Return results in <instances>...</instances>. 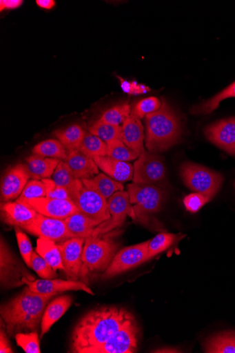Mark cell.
Segmentation results:
<instances>
[{
    "mask_svg": "<svg viewBox=\"0 0 235 353\" xmlns=\"http://www.w3.org/2000/svg\"><path fill=\"white\" fill-rule=\"evenodd\" d=\"M17 343L26 353H41L38 332L19 333L15 336Z\"/></svg>",
    "mask_w": 235,
    "mask_h": 353,
    "instance_id": "39",
    "label": "cell"
},
{
    "mask_svg": "<svg viewBox=\"0 0 235 353\" xmlns=\"http://www.w3.org/2000/svg\"><path fill=\"white\" fill-rule=\"evenodd\" d=\"M32 152L33 154L57 159L61 160V161H64L69 154L62 143L56 139L41 142L32 148Z\"/></svg>",
    "mask_w": 235,
    "mask_h": 353,
    "instance_id": "31",
    "label": "cell"
},
{
    "mask_svg": "<svg viewBox=\"0 0 235 353\" xmlns=\"http://www.w3.org/2000/svg\"><path fill=\"white\" fill-rule=\"evenodd\" d=\"M139 327L134 317L125 321L121 327L102 345L91 353H133L138 349Z\"/></svg>",
    "mask_w": 235,
    "mask_h": 353,
    "instance_id": "11",
    "label": "cell"
},
{
    "mask_svg": "<svg viewBox=\"0 0 235 353\" xmlns=\"http://www.w3.org/2000/svg\"><path fill=\"white\" fill-rule=\"evenodd\" d=\"M22 230L55 243H61L74 238L67 229L64 220L48 217L39 213L34 219Z\"/></svg>",
    "mask_w": 235,
    "mask_h": 353,
    "instance_id": "13",
    "label": "cell"
},
{
    "mask_svg": "<svg viewBox=\"0 0 235 353\" xmlns=\"http://www.w3.org/2000/svg\"><path fill=\"white\" fill-rule=\"evenodd\" d=\"M72 303V296L63 295L57 297L48 305L42 319L41 337L50 330L52 325L69 310Z\"/></svg>",
    "mask_w": 235,
    "mask_h": 353,
    "instance_id": "24",
    "label": "cell"
},
{
    "mask_svg": "<svg viewBox=\"0 0 235 353\" xmlns=\"http://www.w3.org/2000/svg\"><path fill=\"white\" fill-rule=\"evenodd\" d=\"M149 243L150 241L126 247L118 252L101 279H110L147 262Z\"/></svg>",
    "mask_w": 235,
    "mask_h": 353,
    "instance_id": "10",
    "label": "cell"
},
{
    "mask_svg": "<svg viewBox=\"0 0 235 353\" xmlns=\"http://www.w3.org/2000/svg\"><path fill=\"white\" fill-rule=\"evenodd\" d=\"M23 281L32 292L41 294L58 295L65 292L83 291L92 296L94 295L90 288L85 283L76 280L43 279L31 281L23 278Z\"/></svg>",
    "mask_w": 235,
    "mask_h": 353,
    "instance_id": "16",
    "label": "cell"
},
{
    "mask_svg": "<svg viewBox=\"0 0 235 353\" xmlns=\"http://www.w3.org/2000/svg\"><path fill=\"white\" fill-rule=\"evenodd\" d=\"M65 226L74 238L88 239L92 236L98 224L81 212L64 219Z\"/></svg>",
    "mask_w": 235,
    "mask_h": 353,
    "instance_id": "26",
    "label": "cell"
},
{
    "mask_svg": "<svg viewBox=\"0 0 235 353\" xmlns=\"http://www.w3.org/2000/svg\"><path fill=\"white\" fill-rule=\"evenodd\" d=\"M134 183L158 185H167L166 170L161 157L154 152L145 151L134 164Z\"/></svg>",
    "mask_w": 235,
    "mask_h": 353,
    "instance_id": "9",
    "label": "cell"
},
{
    "mask_svg": "<svg viewBox=\"0 0 235 353\" xmlns=\"http://www.w3.org/2000/svg\"><path fill=\"white\" fill-rule=\"evenodd\" d=\"M31 268L38 275L45 279H53L57 278L56 271L42 258V256L33 251L31 260Z\"/></svg>",
    "mask_w": 235,
    "mask_h": 353,
    "instance_id": "41",
    "label": "cell"
},
{
    "mask_svg": "<svg viewBox=\"0 0 235 353\" xmlns=\"http://www.w3.org/2000/svg\"><path fill=\"white\" fill-rule=\"evenodd\" d=\"M178 240V236L171 233H161L156 235L150 241L147 261L170 248Z\"/></svg>",
    "mask_w": 235,
    "mask_h": 353,
    "instance_id": "34",
    "label": "cell"
},
{
    "mask_svg": "<svg viewBox=\"0 0 235 353\" xmlns=\"http://www.w3.org/2000/svg\"><path fill=\"white\" fill-rule=\"evenodd\" d=\"M30 179L25 165L10 167L1 181V201L10 202L19 199Z\"/></svg>",
    "mask_w": 235,
    "mask_h": 353,
    "instance_id": "17",
    "label": "cell"
},
{
    "mask_svg": "<svg viewBox=\"0 0 235 353\" xmlns=\"http://www.w3.org/2000/svg\"><path fill=\"white\" fill-rule=\"evenodd\" d=\"M180 174L187 188L211 200L218 194L224 181L220 173L192 163L183 164Z\"/></svg>",
    "mask_w": 235,
    "mask_h": 353,
    "instance_id": "7",
    "label": "cell"
},
{
    "mask_svg": "<svg viewBox=\"0 0 235 353\" xmlns=\"http://www.w3.org/2000/svg\"><path fill=\"white\" fill-rule=\"evenodd\" d=\"M25 161L30 179L43 180L53 175L61 160L32 154L25 158Z\"/></svg>",
    "mask_w": 235,
    "mask_h": 353,
    "instance_id": "23",
    "label": "cell"
},
{
    "mask_svg": "<svg viewBox=\"0 0 235 353\" xmlns=\"http://www.w3.org/2000/svg\"><path fill=\"white\" fill-rule=\"evenodd\" d=\"M36 251L55 271L57 270L64 271L61 254L55 242L39 238L37 241Z\"/></svg>",
    "mask_w": 235,
    "mask_h": 353,
    "instance_id": "29",
    "label": "cell"
},
{
    "mask_svg": "<svg viewBox=\"0 0 235 353\" xmlns=\"http://www.w3.org/2000/svg\"><path fill=\"white\" fill-rule=\"evenodd\" d=\"M111 218L98 225L92 236L105 235L121 227L127 215L135 219L127 191H118L108 201Z\"/></svg>",
    "mask_w": 235,
    "mask_h": 353,
    "instance_id": "12",
    "label": "cell"
},
{
    "mask_svg": "<svg viewBox=\"0 0 235 353\" xmlns=\"http://www.w3.org/2000/svg\"><path fill=\"white\" fill-rule=\"evenodd\" d=\"M85 242V239L72 238L57 245L64 272L72 280L81 278Z\"/></svg>",
    "mask_w": 235,
    "mask_h": 353,
    "instance_id": "14",
    "label": "cell"
},
{
    "mask_svg": "<svg viewBox=\"0 0 235 353\" xmlns=\"http://www.w3.org/2000/svg\"><path fill=\"white\" fill-rule=\"evenodd\" d=\"M145 139L144 127L141 119L130 116L123 123L121 140L140 155L145 151Z\"/></svg>",
    "mask_w": 235,
    "mask_h": 353,
    "instance_id": "21",
    "label": "cell"
},
{
    "mask_svg": "<svg viewBox=\"0 0 235 353\" xmlns=\"http://www.w3.org/2000/svg\"><path fill=\"white\" fill-rule=\"evenodd\" d=\"M108 156L128 163L139 157V154L128 148L121 139L108 145Z\"/></svg>",
    "mask_w": 235,
    "mask_h": 353,
    "instance_id": "35",
    "label": "cell"
},
{
    "mask_svg": "<svg viewBox=\"0 0 235 353\" xmlns=\"http://www.w3.org/2000/svg\"><path fill=\"white\" fill-rule=\"evenodd\" d=\"M22 4L23 1L21 0H1L0 1V11L17 9Z\"/></svg>",
    "mask_w": 235,
    "mask_h": 353,
    "instance_id": "47",
    "label": "cell"
},
{
    "mask_svg": "<svg viewBox=\"0 0 235 353\" xmlns=\"http://www.w3.org/2000/svg\"><path fill=\"white\" fill-rule=\"evenodd\" d=\"M210 201L211 199L210 198L203 194H198V192H195V194L187 196L184 199L183 203L187 211L192 213H196Z\"/></svg>",
    "mask_w": 235,
    "mask_h": 353,
    "instance_id": "44",
    "label": "cell"
},
{
    "mask_svg": "<svg viewBox=\"0 0 235 353\" xmlns=\"http://www.w3.org/2000/svg\"><path fill=\"white\" fill-rule=\"evenodd\" d=\"M135 219L146 223L150 216L159 212L165 201L163 188L150 184L132 183L127 185Z\"/></svg>",
    "mask_w": 235,
    "mask_h": 353,
    "instance_id": "5",
    "label": "cell"
},
{
    "mask_svg": "<svg viewBox=\"0 0 235 353\" xmlns=\"http://www.w3.org/2000/svg\"><path fill=\"white\" fill-rule=\"evenodd\" d=\"M93 159L100 170L119 182L123 183L133 179L134 168L128 163L120 161L108 155L96 157Z\"/></svg>",
    "mask_w": 235,
    "mask_h": 353,
    "instance_id": "20",
    "label": "cell"
},
{
    "mask_svg": "<svg viewBox=\"0 0 235 353\" xmlns=\"http://www.w3.org/2000/svg\"><path fill=\"white\" fill-rule=\"evenodd\" d=\"M37 4L41 8L51 10L55 6L54 0H37Z\"/></svg>",
    "mask_w": 235,
    "mask_h": 353,
    "instance_id": "48",
    "label": "cell"
},
{
    "mask_svg": "<svg viewBox=\"0 0 235 353\" xmlns=\"http://www.w3.org/2000/svg\"><path fill=\"white\" fill-rule=\"evenodd\" d=\"M15 232L22 258L28 268H31V260L33 253L31 243L26 234L21 231V228L15 227Z\"/></svg>",
    "mask_w": 235,
    "mask_h": 353,
    "instance_id": "42",
    "label": "cell"
},
{
    "mask_svg": "<svg viewBox=\"0 0 235 353\" xmlns=\"http://www.w3.org/2000/svg\"><path fill=\"white\" fill-rule=\"evenodd\" d=\"M118 78L121 81V89L128 94L139 95L145 94L150 91V89L148 86L139 84L136 81H127L119 77Z\"/></svg>",
    "mask_w": 235,
    "mask_h": 353,
    "instance_id": "45",
    "label": "cell"
},
{
    "mask_svg": "<svg viewBox=\"0 0 235 353\" xmlns=\"http://www.w3.org/2000/svg\"><path fill=\"white\" fill-rule=\"evenodd\" d=\"M161 105V101L155 97L143 99L131 110L130 117L139 119H143L147 114L159 110Z\"/></svg>",
    "mask_w": 235,
    "mask_h": 353,
    "instance_id": "38",
    "label": "cell"
},
{
    "mask_svg": "<svg viewBox=\"0 0 235 353\" xmlns=\"http://www.w3.org/2000/svg\"><path fill=\"white\" fill-rule=\"evenodd\" d=\"M133 316L124 308L98 307L79 321L71 339L70 352L91 353L110 339Z\"/></svg>",
    "mask_w": 235,
    "mask_h": 353,
    "instance_id": "1",
    "label": "cell"
},
{
    "mask_svg": "<svg viewBox=\"0 0 235 353\" xmlns=\"http://www.w3.org/2000/svg\"><path fill=\"white\" fill-rule=\"evenodd\" d=\"M37 214L34 210L21 202H7L1 204V219L10 226L23 229L34 219Z\"/></svg>",
    "mask_w": 235,
    "mask_h": 353,
    "instance_id": "19",
    "label": "cell"
},
{
    "mask_svg": "<svg viewBox=\"0 0 235 353\" xmlns=\"http://www.w3.org/2000/svg\"><path fill=\"white\" fill-rule=\"evenodd\" d=\"M122 125H114L97 120L90 128L89 132L102 139L108 145L121 139Z\"/></svg>",
    "mask_w": 235,
    "mask_h": 353,
    "instance_id": "32",
    "label": "cell"
},
{
    "mask_svg": "<svg viewBox=\"0 0 235 353\" xmlns=\"http://www.w3.org/2000/svg\"><path fill=\"white\" fill-rule=\"evenodd\" d=\"M64 162L69 166L76 179H89L99 174L94 160L79 150L69 152Z\"/></svg>",
    "mask_w": 235,
    "mask_h": 353,
    "instance_id": "22",
    "label": "cell"
},
{
    "mask_svg": "<svg viewBox=\"0 0 235 353\" xmlns=\"http://www.w3.org/2000/svg\"><path fill=\"white\" fill-rule=\"evenodd\" d=\"M0 352L1 353H12L13 350L11 347L10 342L5 330L1 327L0 330Z\"/></svg>",
    "mask_w": 235,
    "mask_h": 353,
    "instance_id": "46",
    "label": "cell"
},
{
    "mask_svg": "<svg viewBox=\"0 0 235 353\" xmlns=\"http://www.w3.org/2000/svg\"><path fill=\"white\" fill-rule=\"evenodd\" d=\"M54 294L32 292L27 286L17 297L1 306V316L8 335L14 338L19 333L38 332L49 301Z\"/></svg>",
    "mask_w": 235,
    "mask_h": 353,
    "instance_id": "2",
    "label": "cell"
},
{
    "mask_svg": "<svg viewBox=\"0 0 235 353\" xmlns=\"http://www.w3.org/2000/svg\"><path fill=\"white\" fill-rule=\"evenodd\" d=\"M52 180L57 185L69 190L76 179L69 166L61 160L53 174Z\"/></svg>",
    "mask_w": 235,
    "mask_h": 353,
    "instance_id": "40",
    "label": "cell"
},
{
    "mask_svg": "<svg viewBox=\"0 0 235 353\" xmlns=\"http://www.w3.org/2000/svg\"><path fill=\"white\" fill-rule=\"evenodd\" d=\"M232 98H235V81L210 100L193 107L190 112L193 114H209L219 107L221 102Z\"/></svg>",
    "mask_w": 235,
    "mask_h": 353,
    "instance_id": "30",
    "label": "cell"
},
{
    "mask_svg": "<svg viewBox=\"0 0 235 353\" xmlns=\"http://www.w3.org/2000/svg\"><path fill=\"white\" fill-rule=\"evenodd\" d=\"M234 185H235V183H234Z\"/></svg>",
    "mask_w": 235,
    "mask_h": 353,
    "instance_id": "49",
    "label": "cell"
},
{
    "mask_svg": "<svg viewBox=\"0 0 235 353\" xmlns=\"http://www.w3.org/2000/svg\"><path fill=\"white\" fill-rule=\"evenodd\" d=\"M69 191L71 201L79 212L93 220L98 225L111 218L108 201L97 192L86 187L81 180H75Z\"/></svg>",
    "mask_w": 235,
    "mask_h": 353,
    "instance_id": "6",
    "label": "cell"
},
{
    "mask_svg": "<svg viewBox=\"0 0 235 353\" xmlns=\"http://www.w3.org/2000/svg\"><path fill=\"white\" fill-rule=\"evenodd\" d=\"M130 106L127 103L116 105L106 110L99 120L114 125H121L130 117Z\"/></svg>",
    "mask_w": 235,
    "mask_h": 353,
    "instance_id": "36",
    "label": "cell"
},
{
    "mask_svg": "<svg viewBox=\"0 0 235 353\" xmlns=\"http://www.w3.org/2000/svg\"><path fill=\"white\" fill-rule=\"evenodd\" d=\"M85 134L83 128L79 124L60 128L54 132L55 137L68 152L79 150Z\"/></svg>",
    "mask_w": 235,
    "mask_h": 353,
    "instance_id": "27",
    "label": "cell"
},
{
    "mask_svg": "<svg viewBox=\"0 0 235 353\" xmlns=\"http://www.w3.org/2000/svg\"><path fill=\"white\" fill-rule=\"evenodd\" d=\"M205 134L214 145L235 157V117L221 119L208 125Z\"/></svg>",
    "mask_w": 235,
    "mask_h": 353,
    "instance_id": "15",
    "label": "cell"
},
{
    "mask_svg": "<svg viewBox=\"0 0 235 353\" xmlns=\"http://www.w3.org/2000/svg\"><path fill=\"white\" fill-rule=\"evenodd\" d=\"M119 245L105 235L90 236L85 239L81 278L83 280L90 273L104 272L117 253Z\"/></svg>",
    "mask_w": 235,
    "mask_h": 353,
    "instance_id": "4",
    "label": "cell"
},
{
    "mask_svg": "<svg viewBox=\"0 0 235 353\" xmlns=\"http://www.w3.org/2000/svg\"><path fill=\"white\" fill-rule=\"evenodd\" d=\"M47 196L45 183L41 180L29 181L17 201L22 202Z\"/></svg>",
    "mask_w": 235,
    "mask_h": 353,
    "instance_id": "37",
    "label": "cell"
},
{
    "mask_svg": "<svg viewBox=\"0 0 235 353\" xmlns=\"http://www.w3.org/2000/svg\"><path fill=\"white\" fill-rule=\"evenodd\" d=\"M83 184L103 196L108 201L118 191L123 190L124 188L121 182H119L107 174H99L89 179L81 180Z\"/></svg>",
    "mask_w": 235,
    "mask_h": 353,
    "instance_id": "25",
    "label": "cell"
},
{
    "mask_svg": "<svg viewBox=\"0 0 235 353\" xmlns=\"http://www.w3.org/2000/svg\"><path fill=\"white\" fill-rule=\"evenodd\" d=\"M160 109L145 117V143L151 152H164L177 144L182 135L181 120L169 103L161 99Z\"/></svg>",
    "mask_w": 235,
    "mask_h": 353,
    "instance_id": "3",
    "label": "cell"
},
{
    "mask_svg": "<svg viewBox=\"0 0 235 353\" xmlns=\"http://www.w3.org/2000/svg\"><path fill=\"white\" fill-rule=\"evenodd\" d=\"M46 186L47 198L57 200L71 201L70 194L68 189L59 186L52 179H44L41 180Z\"/></svg>",
    "mask_w": 235,
    "mask_h": 353,
    "instance_id": "43",
    "label": "cell"
},
{
    "mask_svg": "<svg viewBox=\"0 0 235 353\" xmlns=\"http://www.w3.org/2000/svg\"><path fill=\"white\" fill-rule=\"evenodd\" d=\"M23 278L33 281L36 278L30 274L11 250L3 237L0 240V283L9 290L23 284Z\"/></svg>",
    "mask_w": 235,
    "mask_h": 353,
    "instance_id": "8",
    "label": "cell"
},
{
    "mask_svg": "<svg viewBox=\"0 0 235 353\" xmlns=\"http://www.w3.org/2000/svg\"><path fill=\"white\" fill-rule=\"evenodd\" d=\"M204 350L207 353H235V332H222L210 337Z\"/></svg>",
    "mask_w": 235,
    "mask_h": 353,
    "instance_id": "28",
    "label": "cell"
},
{
    "mask_svg": "<svg viewBox=\"0 0 235 353\" xmlns=\"http://www.w3.org/2000/svg\"><path fill=\"white\" fill-rule=\"evenodd\" d=\"M21 203L39 214L54 219L64 220L79 212L75 204L70 200H57L44 197Z\"/></svg>",
    "mask_w": 235,
    "mask_h": 353,
    "instance_id": "18",
    "label": "cell"
},
{
    "mask_svg": "<svg viewBox=\"0 0 235 353\" xmlns=\"http://www.w3.org/2000/svg\"><path fill=\"white\" fill-rule=\"evenodd\" d=\"M79 150L92 159L104 157L108 155V144L99 137L86 132Z\"/></svg>",
    "mask_w": 235,
    "mask_h": 353,
    "instance_id": "33",
    "label": "cell"
}]
</instances>
